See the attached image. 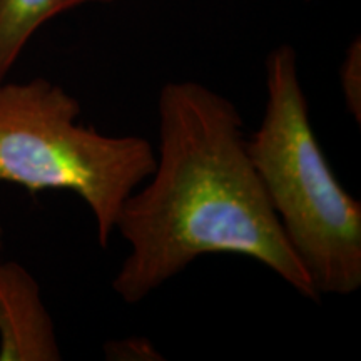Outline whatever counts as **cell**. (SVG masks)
<instances>
[{"mask_svg": "<svg viewBox=\"0 0 361 361\" xmlns=\"http://www.w3.org/2000/svg\"><path fill=\"white\" fill-rule=\"evenodd\" d=\"M152 174L126 200L116 233L129 255L112 279L137 305L206 255H238L319 301L247 154L243 119L228 97L194 80L161 89Z\"/></svg>", "mask_w": 361, "mask_h": 361, "instance_id": "6da1fadb", "label": "cell"}, {"mask_svg": "<svg viewBox=\"0 0 361 361\" xmlns=\"http://www.w3.org/2000/svg\"><path fill=\"white\" fill-rule=\"evenodd\" d=\"M266 90L247 154L318 295H353L361 288V202L341 186L319 146L291 45L266 59Z\"/></svg>", "mask_w": 361, "mask_h": 361, "instance_id": "7a4b0ae2", "label": "cell"}, {"mask_svg": "<svg viewBox=\"0 0 361 361\" xmlns=\"http://www.w3.org/2000/svg\"><path fill=\"white\" fill-rule=\"evenodd\" d=\"M79 116L78 99L51 80L0 82V183L78 194L107 247L121 207L154 171L156 152L147 139L102 134Z\"/></svg>", "mask_w": 361, "mask_h": 361, "instance_id": "3957f363", "label": "cell"}, {"mask_svg": "<svg viewBox=\"0 0 361 361\" xmlns=\"http://www.w3.org/2000/svg\"><path fill=\"white\" fill-rule=\"evenodd\" d=\"M61 358L37 281L19 263H0V361Z\"/></svg>", "mask_w": 361, "mask_h": 361, "instance_id": "277c9868", "label": "cell"}, {"mask_svg": "<svg viewBox=\"0 0 361 361\" xmlns=\"http://www.w3.org/2000/svg\"><path fill=\"white\" fill-rule=\"evenodd\" d=\"M109 2L114 0H0V82L45 22L84 4Z\"/></svg>", "mask_w": 361, "mask_h": 361, "instance_id": "5b68a950", "label": "cell"}, {"mask_svg": "<svg viewBox=\"0 0 361 361\" xmlns=\"http://www.w3.org/2000/svg\"><path fill=\"white\" fill-rule=\"evenodd\" d=\"M341 90L345 96L346 107L356 123L361 124V44L356 39L350 45L340 69Z\"/></svg>", "mask_w": 361, "mask_h": 361, "instance_id": "8992f818", "label": "cell"}]
</instances>
